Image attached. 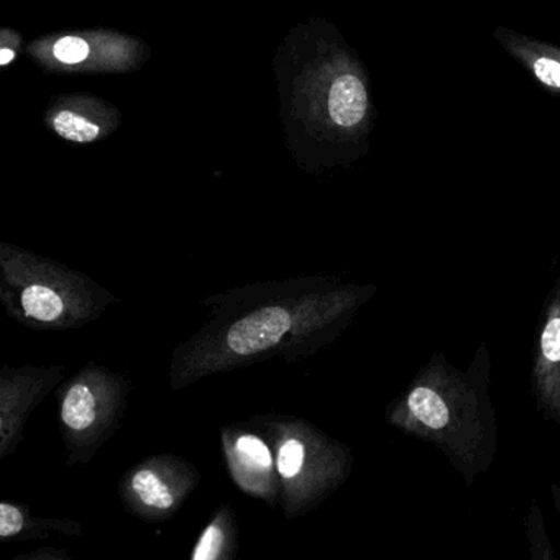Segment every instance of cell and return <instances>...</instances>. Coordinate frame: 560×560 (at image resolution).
Returning <instances> with one entry per match:
<instances>
[{
	"label": "cell",
	"instance_id": "6",
	"mask_svg": "<svg viewBox=\"0 0 560 560\" xmlns=\"http://www.w3.org/2000/svg\"><path fill=\"white\" fill-rule=\"evenodd\" d=\"M55 132L63 139L71 140V142L88 143L93 142L100 137V127L96 124L88 120L86 117L78 116L71 110H63L57 114L51 120Z\"/></svg>",
	"mask_w": 560,
	"mask_h": 560
},
{
	"label": "cell",
	"instance_id": "8",
	"mask_svg": "<svg viewBox=\"0 0 560 560\" xmlns=\"http://www.w3.org/2000/svg\"><path fill=\"white\" fill-rule=\"evenodd\" d=\"M55 58L65 65H78L90 57V45L77 37L61 38L54 48Z\"/></svg>",
	"mask_w": 560,
	"mask_h": 560
},
{
	"label": "cell",
	"instance_id": "3",
	"mask_svg": "<svg viewBox=\"0 0 560 560\" xmlns=\"http://www.w3.org/2000/svg\"><path fill=\"white\" fill-rule=\"evenodd\" d=\"M61 416L65 424L74 431H83L93 424L96 418V401L88 386L78 385L70 389L65 398Z\"/></svg>",
	"mask_w": 560,
	"mask_h": 560
},
{
	"label": "cell",
	"instance_id": "14",
	"mask_svg": "<svg viewBox=\"0 0 560 560\" xmlns=\"http://www.w3.org/2000/svg\"><path fill=\"white\" fill-rule=\"evenodd\" d=\"M14 51L8 50V48H4V50L0 51V65H2V67H8V65L14 60Z\"/></svg>",
	"mask_w": 560,
	"mask_h": 560
},
{
	"label": "cell",
	"instance_id": "12",
	"mask_svg": "<svg viewBox=\"0 0 560 560\" xmlns=\"http://www.w3.org/2000/svg\"><path fill=\"white\" fill-rule=\"evenodd\" d=\"M24 526V517L21 511L12 504H0V536L11 537L18 534Z\"/></svg>",
	"mask_w": 560,
	"mask_h": 560
},
{
	"label": "cell",
	"instance_id": "10",
	"mask_svg": "<svg viewBox=\"0 0 560 560\" xmlns=\"http://www.w3.org/2000/svg\"><path fill=\"white\" fill-rule=\"evenodd\" d=\"M237 448L244 457L254 464L260 465V467L268 468L271 465V454L268 451L267 445L255 438V435H242L237 441Z\"/></svg>",
	"mask_w": 560,
	"mask_h": 560
},
{
	"label": "cell",
	"instance_id": "1",
	"mask_svg": "<svg viewBox=\"0 0 560 560\" xmlns=\"http://www.w3.org/2000/svg\"><path fill=\"white\" fill-rule=\"evenodd\" d=\"M493 40L510 55L534 81L552 96H560V47L523 32L498 25Z\"/></svg>",
	"mask_w": 560,
	"mask_h": 560
},
{
	"label": "cell",
	"instance_id": "13",
	"mask_svg": "<svg viewBox=\"0 0 560 560\" xmlns=\"http://www.w3.org/2000/svg\"><path fill=\"white\" fill-rule=\"evenodd\" d=\"M542 352L550 362H560V319L547 324L542 334Z\"/></svg>",
	"mask_w": 560,
	"mask_h": 560
},
{
	"label": "cell",
	"instance_id": "4",
	"mask_svg": "<svg viewBox=\"0 0 560 560\" xmlns=\"http://www.w3.org/2000/svg\"><path fill=\"white\" fill-rule=\"evenodd\" d=\"M409 409L412 415L431 429H442L448 422L445 402L432 389L418 388L409 395Z\"/></svg>",
	"mask_w": 560,
	"mask_h": 560
},
{
	"label": "cell",
	"instance_id": "11",
	"mask_svg": "<svg viewBox=\"0 0 560 560\" xmlns=\"http://www.w3.org/2000/svg\"><path fill=\"white\" fill-rule=\"evenodd\" d=\"M222 546V530L218 526H209L206 529L205 536L199 540L198 547H196L195 559L196 560H208L215 559L221 552Z\"/></svg>",
	"mask_w": 560,
	"mask_h": 560
},
{
	"label": "cell",
	"instance_id": "9",
	"mask_svg": "<svg viewBox=\"0 0 560 560\" xmlns=\"http://www.w3.org/2000/svg\"><path fill=\"white\" fill-rule=\"evenodd\" d=\"M304 462V447L298 441L284 442L278 455V470L283 477L293 478L300 474Z\"/></svg>",
	"mask_w": 560,
	"mask_h": 560
},
{
	"label": "cell",
	"instance_id": "5",
	"mask_svg": "<svg viewBox=\"0 0 560 560\" xmlns=\"http://www.w3.org/2000/svg\"><path fill=\"white\" fill-rule=\"evenodd\" d=\"M22 306L27 316L44 323L57 319L63 313V301L50 288L34 284L22 294Z\"/></svg>",
	"mask_w": 560,
	"mask_h": 560
},
{
	"label": "cell",
	"instance_id": "2",
	"mask_svg": "<svg viewBox=\"0 0 560 560\" xmlns=\"http://www.w3.org/2000/svg\"><path fill=\"white\" fill-rule=\"evenodd\" d=\"M290 327L291 317L287 311L267 307L235 323L229 330L228 346L238 355H250L277 346Z\"/></svg>",
	"mask_w": 560,
	"mask_h": 560
},
{
	"label": "cell",
	"instance_id": "7",
	"mask_svg": "<svg viewBox=\"0 0 560 560\" xmlns=\"http://www.w3.org/2000/svg\"><path fill=\"white\" fill-rule=\"evenodd\" d=\"M132 487L147 506L166 510V508L173 504L172 491L165 487V483L160 480L155 471L140 470L139 474H136V477L132 478Z\"/></svg>",
	"mask_w": 560,
	"mask_h": 560
}]
</instances>
